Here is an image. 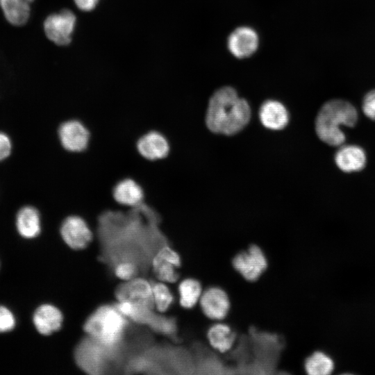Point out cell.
Returning <instances> with one entry per match:
<instances>
[{"label":"cell","instance_id":"1","mask_svg":"<svg viewBox=\"0 0 375 375\" xmlns=\"http://www.w3.org/2000/svg\"><path fill=\"white\" fill-rule=\"evenodd\" d=\"M251 119L248 102L236 90L222 87L211 96L206 114V124L215 133L232 135L242 131Z\"/></svg>","mask_w":375,"mask_h":375},{"label":"cell","instance_id":"2","mask_svg":"<svg viewBox=\"0 0 375 375\" xmlns=\"http://www.w3.org/2000/svg\"><path fill=\"white\" fill-rule=\"evenodd\" d=\"M358 119L356 108L341 99L331 100L323 105L315 120L319 138L331 146H340L345 141L341 126H353Z\"/></svg>","mask_w":375,"mask_h":375},{"label":"cell","instance_id":"3","mask_svg":"<svg viewBox=\"0 0 375 375\" xmlns=\"http://www.w3.org/2000/svg\"><path fill=\"white\" fill-rule=\"evenodd\" d=\"M128 323L115 305L97 308L86 319L83 328L90 338L108 347H119Z\"/></svg>","mask_w":375,"mask_h":375},{"label":"cell","instance_id":"4","mask_svg":"<svg viewBox=\"0 0 375 375\" xmlns=\"http://www.w3.org/2000/svg\"><path fill=\"white\" fill-rule=\"evenodd\" d=\"M59 230L65 243L74 250L87 247L93 238L92 231L87 220L77 214L65 217L61 221Z\"/></svg>","mask_w":375,"mask_h":375},{"label":"cell","instance_id":"5","mask_svg":"<svg viewBox=\"0 0 375 375\" xmlns=\"http://www.w3.org/2000/svg\"><path fill=\"white\" fill-rule=\"evenodd\" d=\"M57 134L62 147L71 153L84 151L89 145L91 137L88 126L76 118L62 122L58 127Z\"/></svg>","mask_w":375,"mask_h":375},{"label":"cell","instance_id":"6","mask_svg":"<svg viewBox=\"0 0 375 375\" xmlns=\"http://www.w3.org/2000/svg\"><path fill=\"white\" fill-rule=\"evenodd\" d=\"M234 268L247 281H256L267 266V258L256 245L238 253L233 260Z\"/></svg>","mask_w":375,"mask_h":375},{"label":"cell","instance_id":"7","mask_svg":"<svg viewBox=\"0 0 375 375\" xmlns=\"http://www.w3.org/2000/svg\"><path fill=\"white\" fill-rule=\"evenodd\" d=\"M75 24L74 13L65 9L60 13L49 15L44 21V29L50 40L58 45H67L71 42Z\"/></svg>","mask_w":375,"mask_h":375},{"label":"cell","instance_id":"8","mask_svg":"<svg viewBox=\"0 0 375 375\" xmlns=\"http://www.w3.org/2000/svg\"><path fill=\"white\" fill-rule=\"evenodd\" d=\"M115 295L118 301H128L137 305L154 308L152 283L143 278H133L119 285Z\"/></svg>","mask_w":375,"mask_h":375},{"label":"cell","instance_id":"9","mask_svg":"<svg viewBox=\"0 0 375 375\" xmlns=\"http://www.w3.org/2000/svg\"><path fill=\"white\" fill-rule=\"evenodd\" d=\"M139 154L149 161L166 158L171 151V144L167 137L157 130H151L142 134L136 142Z\"/></svg>","mask_w":375,"mask_h":375},{"label":"cell","instance_id":"10","mask_svg":"<svg viewBox=\"0 0 375 375\" xmlns=\"http://www.w3.org/2000/svg\"><path fill=\"white\" fill-rule=\"evenodd\" d=\"M181 263L178 253L165 244L153 256L151 265L153 272L159 281L174 283L179 277L177 269Z\"/></svg>","mask_w":375,"mask_h":375},{"label":"cell","instance_id":"11","mask_svg":"<svg viewBox=\"0 0 375 375\" xmlns=\"http://www.w3.org/2000/svg\"><path fill=\"white\" fill-rule=\"evenodd\" d=\"M259 44L257 33L248 26L235 29L228 36L227 47L229 51L238 58H244L254 53Z\"/></svg>","mask_w":375,"mask_h":375},{"label":"cell","instance_id":"12","mask_svg":"<svg viewBox=\"0 0 375 375\" xmlns=\"http://www.w3.org/2000/svg\"><path fill=\"white\" fill-rule=\"evenodd\" d=\"M115 201L120 206L133 208L142 204L144 201L145 194L139 182L131 177H126L118 181L112 191Z\"/></svg>","mask_w":375,"mask_h":375},{"label":"cell","instance_id":"13","mask_svg":"<svg viewBox=\"0 0 375 375\" xmlns=\"http://www.w3.org/2000/svg\"><path fill=\"white\" fill-rule=\"evenodd\" d=\"M199 302L203 313L212 319H224L230 308L227 294L218 287H210L203 292Z\"/></svg>","mask_w":375,"mask_h":375},{"label":"cell","instance_id":"14","mask_svg":"<svg viewBox=\"0 0 375 375\" xmlns=\"http://www.w3.org/2000/svg\"><path fill=\"white\" fill-rule=\"evenodd\" d=\"M259 118L267 128L278 131L284 128L289 121V113L285 106L276 100H267L259 110Z\"/></svg>","mask_w":375,"mask_h":375},{"label":"cell","instance_id":"15","mask_svg":"<svg viewBox=\"0 0 375 375\" xmlns=\"http://www.w3.org/2000/svg\"><path fill=\"white\" fill-rule=\"evenodd\" d=\"M33 321L40 333L48 335L60 328L63 316L61 311L56 306L51 304H42L35 310Z\"/></svg>","mask_w":375,"mask_h":375},{"label":"cell","instance_id":"16","mask_svg":"<svg viewBox=\"0 0 375 375\" xmlns=\"http://www.w3.org/2000/svg\"><path fill=\"white\" fill-rule=\"evenodd\" d=\"M335 164L344 172H353L362 169L366 163L364 150L356 145L342 146L335 156Z\"/></svg>","mask_w":375,"mask_h":375},{"label":"cell","instance_id":"17","mask_svg":"<svg viewBox=\"0 0 375 375\" xmlns=\"http://www.w3.org/2000/svg\"><path fill=\"white\" fill-rule=\"evenodd\" d=\"M41 215L34 206H26L17 212L16 226L19 233L25 238H34L41 232Z\"/></svg>","mask_w":375,"mask_h":375},{"label":"cell","instance_id":"18","mask_svg":"<svg viewBox=\"0 0 375 375\" xmlns=\"http://www.w3.org/2000/svg\"><path fill=\"white\" fill-rule=\"evenodd\" d=\"M208 339L213 348L220 352H225L233 346L235 334L228 325L219 323L209 328Z\"/></svg>","mask_w":375,"mask_h":375},{"label":"cell","instance_id":"19","mask_svg":"<svg viewBox=\"0 0 375 375\" xmlns=\"http://www.w3.org/2000/svg\"><path fill=\"white\" fill-rule=\"evenodd\" d=\"M6 19L12 24L21 26L29 18L30 7L25 0H0Z\"/></svg>","mask_w":375,"mask_h":375},{"label":"cell","instance_id":"20","mask_svg":"<svg viewBox=\"0 0 375 375\" xmlns=\"http://www.w3.org/2000/svg\"><path fill=\"white\" fill-rule=\"evenodd\" d=\"M200 282L194 278H186L178 286L179 301L182 307L192 308L199 301L202 294Z\"/></svg>","mask_w":375,"mask_h":375},{"label":"cell","instance_id":"21","mask_svg":"<svg viewBox=\"0 0 375 375\" xmlns=\"http://www.w3.org/2000/svg\"><path fill=\"white\" fill-rule=\"evenodd\" d=\"M305 370L310 375L330 374L334 368L333 360L326 353L317 351L305 361Z\"/></svg>","mask_w":375,"mask_h":375},{"label":"cell","instance_id":"22","mask_svg":"<svg viewBox=\"0 0 375 375\" xmlns=\"http://www.w3.org/2000/svg\"><path fill=\"white\" fill-rule=\"evenodd\" d=\"M154 307L164 312L168 310L174 301V296L168 287L161 282L152 283Z\"/></svg>","mask_w":375,"mask_h":375},{"label":"cell","instance_id":"23","mask_svg":"<svg viewBox=\"0 0 375 375\" xmlns=\"http://www.w3.org/2000/svg\"><path fill=\"white\" fill-rule=\"evenodd\" d=\"M138 267L132 261H120L115 265V274L121 280L128 281L135 277Z\"/></svg>","mask_w":375,"mask_h":375},{"label":"cell","instance_id":"24","mask_svg":"<svg viewBox=\"0 0 375 375\" xmlns=\"http://www.w3.org/2000/svg\"><path fill=\"white\" fill-rule=\"evenodd\" d=\"M15 319L7 308L0 306V333L10 331L15 327Z\"/></svg>","mask_w":375,"mask_h":375},{"label":"cell","instance_id":"25","mask_svg":"<svg viewBox=\"0 0 375 375\" xmlns=\"http://www.w3.org/2000/svg\"><path fill=\"white\" fill-rule=\"evenodd\" d=\"M362 111L368 118L375 120V90L365 95L362 102Z\"/></svg>","mask_w":375,"mask_h":375},{"label":"cell","instance_id":"26","mask_svg":"<svg viewBox=\"0 0 375 375\" xmlns=\"http://www.w3.org/2000/svg\"><path fill=\"white\" fill-rule=\"evenodd\" d=\"M12 143L10 138L0 132V161L6 159L11 153Z\"/></svg>","mask_w":375,"mask_h":375},{"label":"cell","instance_id":"27","mask_svg":"<svg viewBox=\"0 0 375 375\" xmlns=\"http://www.w3.org/2000/svg\"><path fill=\"white\" fill-rule=\"evenodd\" d=\"M99 0H74L77 7L83 11H90L97 5Z\"/></svg>","mask_w":375,"mask_h":375},{"label":"cell","instance_id":"28","mask_svg":"<svg viewBox=\"0 0 375 375\" xmlns=\"http://www.w3.org/2000/svg\"><path fill=\"white\" fill-rule=\"evenodd\" d=\"M26 1H27L28 3H31L32 2L33 0H25Z\"/></svg>","mask_w":375,"mask_h":375}]
</instances>
